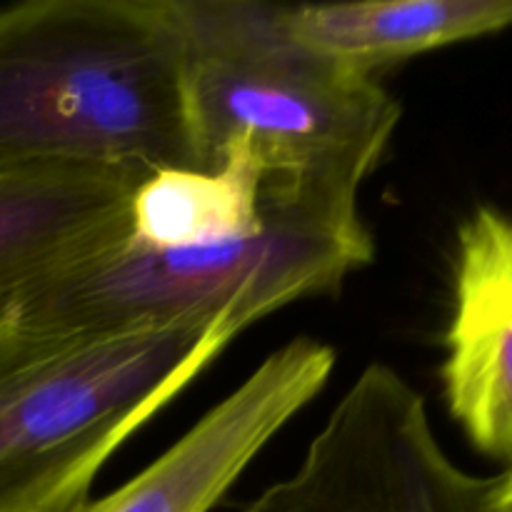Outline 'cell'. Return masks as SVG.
Wrapping results in <instances>:
<instances>
[{
    "label": "cell",
    "mask_w": 512,
    "mask_h": 512,
    "mask_svg": "<svg viewBox=\"0 0 512 512\" xmlns=\"http://www.w3.org/2000/svg\"><path fill=\"white\" fill-rule=\"evenodd\" d=\"M243 512H500L498 478L460 468L435 435L423 393L398 370H360L298 468Z\"/></svg>",
    "instance_id": "cell-5"
},
{
    "label": "cell",
    "mask_w": 512,
    "mask_h": 512,
    "mask_svg": "<svg viewBox=\"0 0 512 512\" xmlns=\"http://www.w3.org/2000/svg\"><path fill=\"white\" fill-rule=\"evenodd\" d=\"M290 40L375 75L383 65L512 28V0H353L278 5Z\"/></svg>",
    "instance_id": "cell-9"
},
{
    "label": "cell",
    "mask_w": 512,
    "mask_h": 512,
    "mask_svg": "<svg viewBox=\"0 0 512 512\" xmlns=\"http://www.w3.org/2000/svg\"><path fill=\"white\" fill-rule=\"evenodd\" d=\"M265 173L243 140H230L215 168H158L128 205V238L145 248H205L248 238L265 225Z\"/></svg>",
    "instance_id": "cell-10"
},
{
    "label": "cell",
    "mask_w": 512,
    "mask_h": 512,
    "mask_svg": "<svg viewBox=\"0 0 512 512\" xmlns=\"http://www.w3.org/2000/svg\"><path fill=\"white\" fill-rule=\"evenodd\" d=\"M150 170L0 160V303L128 238Z\"/></svg>",
    "instance_id": "cell-8"
},
{
    "label": "cell",
    "mask_w": 512,
    "mask_h": 512,
    "mask_svg": "<svg viewBox=\"0 0 512 512\" xmlns=\"http://www.w3.org/2000/svg\"><path fill=\"white\" fill-rule=\"evenodd\" d=\"M498 510L512 512V468L498 475Z\"/></svg>",
    "instance_id": "cell-11"
},
{
    "label": "cell",
    "mask_w": 512,
    "mask_h": 512,
    "mask_svg": "<svg viewBox=\"0 0 512 512\" xmlns=\"http://www.w3.org/2000/svg\"><path fill=\"white\" fill-rule=\"evenodd\" d=\"M333 368L330 345L288 340L138 475L68 512H210L265 445L320 395Z\"/></svg>",
    "instance_id": "cell-6"
},
{
    "label": "cell",
    "mask_w": 512,
    "mask_h": 512,
    "mask_svg": "<svg viewBox=\"0 0 512 512\" xmlns=\"http://www.w3.org/2000/svg\"><path fill=\"white\" fill-rule=\"evenodd\" d=\"M248 238L205 248H145L130 238L48 275L0 303L15 328L53 338L108 335L143 325L240 310L258 320L328 295L370 265L373 235L360 213L275 203Z\"/></svg>",
    "instance_id": "cell-4"
},
{
    "label": "cell",
    "mask_w": 512,
    "mask_h": 512,
    "mask_svg": "<svg viewBox=\"0 0 512 512\" xmlns=\"http://www.w3.org/2000/svg\"><path fill=\"white\" fill-rule=\"evenodd\" d=\"M440 375L473 448L512 468V218L490 205L458 228Z\"/></svg>",
    "instance_id": "cell-7"
},
{
    "label": "cell",
    "mask_w": 512,
    "mask_h": 512,
    "mask_svg": "<svg viewBox=\"0 0 512 512\" xmlns=\"http://www.w3.org/2000/svg\"><path fill=\"white\" fill-rule=\"evenodd\" d=\"M240 310L53 338L0 315V512H68L245 328Z\"/></svg>",
    "instance_id": "cell-3"
},
{
    "label": "cell",
    "mask_w": 512,
    "mask_h": 512,
    "mask_svg": "<svg viewBox=\"0 0 512 512\" xmlns=\"http://www.w3.org/2000/svg\"><path fill=\"white\" fill-rule=\"evenodd\" d=\"M173 13L205 165L243 140L265 173V195L355 213L398 128V100L375 75L290 40L275 3L173 0Z\"/></svg>",
    "instance_id": "cell-2"
},
{
    "label": "cell",
    "mask_w": 512,
    "mask_h": 512,
    "mask_svg": "<svg viewBox=\"0 0 512 512\" xmlns=\"http://www.w3.org/2000/svg\"><path fill=\"white\" fill-rule=\"evenodd\" d=\"M0 160L208 168L173 0L0 8Z\"/></svg>",
    "instance_id": "cell-1"
}]
</instances>
